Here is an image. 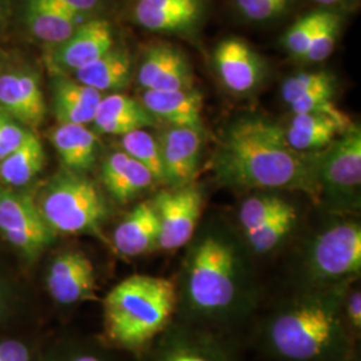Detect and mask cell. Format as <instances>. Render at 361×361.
<instances>
[{
	"instance_id": "obj_20",
	"label": "cell",
	"mask_w": 361,
	"mask_h": 361,
	"mask_svg": "<svg viewBox=\"0 0 361 361\" xmlns=\"http://www.w3.org/2000/svg\"><path fill=\"white\" fill-rule=\"evenodd\" d=\"M102 182L119 204H129L157 183L153 174L125 152H116L104 159Z\"/></svg>"
},
{
	"instance_id": "obj_29",
	"label": "cell",
	"mask_w": 361,
	"mask_h": 361,
	"mask_svg": "<svg viewBox=\"0 0 361 361\" xmlns=\"http://www.w3.org/2000/svg\"><path fill=\"white\" fill-rule=\"evenodd\" d=\"M293 207H296L295 204L279 194L259 193L247 197L237 212L241 235L256 231Z\"/></svg>"
},
{
	"instance_id": "obj_27",
	"label": "cell",
	"mask_w": 361,
	"mask_h": 361,
	"mask_svg": "<svg viewBox=\"0 0 361 361\" xmlns=\"http://www.w3.org/2000/svg\"><path fill=\"white\" fill-rule=\"evenodd\" d=\"M46 153L38 135L27 131L23 142L0 161V180L8 186H25L42 171Z\"/></svg>"
},
{
	"instance_id": "obj_21",
	"label": "cell",
	"mask_w": 361,
	"mask_h": 361,
	"mask_svg": "<svg viewBox=\"0 0 361 361\" xmlns=\"http://www.w3.org/2000/svg\"><path fill=\"white\" fill-rule=\"evenodd\" d=\"M92 123L99 133L125 135L135 130L153 128L158 121L141 102L123 94H110L101 99Z\"/></svg>"
},
{
	"instance_id": "obj_23",
	"label": "cell",
	"mask_w": 361,
	"mask_h": 361,
	"mask_svg": "<svg viewBox=\"0 0 361 361\" xmlns=\"http://www.w3.org/2000/svg\"><path fill=\"white\" fill-rule=\"evenodd\" d=\"M347 128L331 116L317 113L295 114L285 129L288 143L302 153L319 152L328 147Z\"/></svg>"
},
{
	"instance_id": "obj_6",
	"label": "cell",
	"mask_w": 361,
	"mask_h": 361,
	"mask_svg": "<svg viewBox=\"0 0 361 361\" xmlns=\"http://www.w3.org/2000/svg\"><path fill=\"white\" fill-rule=\"evenodd\" d=\"M37 205L54 233L101 235L109 217V207L97 185L70 170L46 185Z\"/></svg>"
},
{
	"instance_id": "obj_18",
	"label": "cell",
	"mask_w": 361,
	"mask_h": 361,
	"mask_svg": "<svg viewBox=\"0 0 361 361\" xmlns=\"http://www.w3.org/2000/svg\"><path fill=\"white\" fill-rule=\"evenodd\" d=\"M0 106L7 116L38 128L46 116V102L38 79L31 74L0 75Z\"/></svg>"
},
{
	"instance_id": "obj_38",
	"label": "cell",
	"mask_w": 361,
	"mask_h": 361,
	"mask_svg": "<svg viewBox=\"0 0 361 361\" xmlns=\"http://www.w3.org/2000/svg\"><path fill=\"white\" fill-rule=\"evenodd\" d=\"M58 1L62 3L70 11L82 16L83 13H89L92 8H95L99 0H58Z\"/></svg>"
},
{
	"instance_id": "obj_19",
	"label": "cell",
	"mask_w": 361,
	"mask_h": 361,
	"mask_svg": "<svg viewBox=\"0 0 361 361\" xmlns=\"http://www.w3.org/2000/svg\"><path fill=\"white\" fill-rule=\"evenodd\" d=\"M201 15V0H138L134 8L137 23L154 32L188 31Z\"/></svg>"
},
{
	"instance_id": "obj_40",
	"label": "cell",
	"mask_w": 361,
	"mask_h": 361,
	"mask_svg": "<svg viewBox=\"0 0 361 361\" xmlns=\"http://www.w3.org/2000/svg\"><path fill=\"white\" fill-rule=\"evenodd\" d=\"M317 3L324 4V6H332V4H337V3H341V1H347V0H316Z\"/></svg>"
},
{
	"instance_id": "obj_13",
	"label": "cell",
	"mask_w": 361,
	"mask_h": 361,
	"mask_svg": "<svg viewBox=\"0 0 361 361\" xmlns=\"http://www.w3.org/2000/svg\"><path fill=\"white\" fill-rule=\"evenodd\" d=\"M114 46L111 26L106 20H90L79 25L71 37L52 54V65L59 70L77 71L110 51Z\"/></svg>"
},
{
	"instance_id": "obj_9",
	"label": "cell",
	"mask_w": 361,
	"mask_h": 361,
	"mask_svg": "<svg viewBox=\"0 0 361 361\" xmlns=\"http://www.w3.org/2000/svg\"><path fill=\"white\" fill-rule=\"evenodd\" d=\"M159 221L158 250H177L189 245L202 217L205 197L190 183L178 189H164L152 198Z\"/></svg>"
},
{
	"instance_id": "obj_30",
	"label": "cell",
	"mask_w": 361,
	"mask_h": 361,
	"mask_svg": "<svg viewBox=\"0 0 361 361\" xmlns=\"http://www.w3.org/2000/svg\"><path fill=\"white\" fill-rule=\"evenodd\" d=\"M122 147L126 154L147 169L157 183L165 185L159 147L154 135L146 129L135 130L122 135Z\"/></svg>"
},
{
	"instance_id": "obj_17",
	"label": "cell",
	"mask_w": 361,
	"mask_h": 361,
	"mask_svg": "<svg viewBox=\"0 0 361 361\" xmlns=\"http://www.w3.org/2000/svg\"><path fill=\"white\" fill-rule=\"evenodd\" d=\"M141 104L155 119L169 126L202 129L204 98L198 90H145Z\"/></svg>"
},
{
	"instance_id": "obj_15",
	"label": "cell",
	"mask_w": 361,
	"mask_h": 361,
	"mask_svg": "<svg viewBox=\"0 0 361 361\" xmlns=\"http://www.w3.org/2000/svg\"><path fill=\"white\" fill-rule=\"evenodd\" d=\"M214 63L222 83L238 94L253 90L262 77L257 54L241 39L221 42L214 51Z\"/></svg>"
},
{
	"instance_id": "obj_22",
	"label": "cell",
	"mask_w": 361,
	"mask_h": 361,
	"mask_svg": "<svg viewBox=\"0 0 361 361\" xmlns=\"http://www.w3.org/2000/svg\"><path fill=\"white\" fill-rule=\"evenodd\" d=\"M102 92L65 77L55 78L52 87L54 114L61 123H92Z\"/></svg>"
},
{
	"instance_id": "obj_8",
	"label": "cell",
	"mask_w": 361,
	"mask_h": 361,
	"mask_svg": "<svg viewBox=\"0 0 361 361\" xmlns=\"http://www.w3.org/2000/svg\"><path fill=\"white\" fill-rule=\"evenodd\" d=\"M361 182V131L350 125L319 159L320 202L335 210L356 209Z\"/></svg>"
},
{
	"instance_id": "obj_11",
	"label": "cell",
	"mask_w": 361,
	"mask_h": 361,
	"mask_svg": "<svg viewBox=\"0 0 361 361\" xmlns=\"http://www.w3.org/2000/svg\"><path fill=\"white\" fill-rule=\"evenodd\" d=\"M157 142L165 186L178 189L194 183L202 152L201 130L169 126L157 137Z\"/></svg>"
},
{
	"instance_id": "obj_2",
	"label": "cell",
	"mask_w": 361,
	"mask_h": 361,
	"mask_svg": "<svg viewBox=\"0 0 361 361\" xmlns=\"http://www.w3.org/2000/svg\"><path fill=\"white\" fill-rule=\"evenodd\" d=\"M352 283L288 289L258 320L261 353L271 361H355L357 340L343 310Z\"/></svg>"
},
{
	"instance_id": "obj_25",
	"label": "cell",
	"mask_w": 361,
	"mask_h": 361,
	"mask_svg": "<svg viewBox=\"0 0 361 361\" xmlns=\"http://www.w3.org/2000/svg\"><path fill=\"white\" fill-rule=\"evenodd\" d=\"M27 23L37 38L61 44L80 25V18L52 0H27Z\"/></svg>"
},
{
	"instance_id": "obj_5",
	"label": "cell",
	"mask_w": 361,
	"mask_h": 361,
	"mask_svg": "<svg viewBox=\"0 0 361 361\" xmlns=\"http://www.w3.org/2000/svg\"><path fill=\"white\" fill-rule=\"evenodd\" d=\"M361 226L336 219L302 247L289 274L288 289H316L360 280Z\"/></svg>"
},
{
	"instance_id": "obj_24",
	"label": "cell",
	"mask_w": 361,
	"mask_h": 361,
	"mask_svg": "<svg viewBox=\"0 0 361 361\" xmlns=\"http://www.w3.org/2000/svg\"><path fill=\"white\" fill-rule=\"evenodd\" d=\"M51 142L67 170L83 174L97 159V138L83 125L61 123L51 133Z\"/></svg>"
},
{
	"instance_id": "obj_37",
	"label": "cell",
	"mask_w": 361,
	"mask_h": 361,
	"mask_svg": "<svg viewBox=\"0 0 361 361\" xmlns=\"http://www.w3.org/2000/svg\"><path fill=\"white\" fill-rule=\"evenodd\" d=\"M0 361H30V350L18 340L0 341Z\"/></svg>"
},
{
	"instance_id": "obj_35",
	"label": "cell",
	"mask_w": 361,
	"mask_h": 361,
	"mask_svg": "<svg viewBox=\"0 0 361 361\" xmlns=\"http://www.w3.org/2000/svg\"><path fill=\"white\" fill-rule=\"evenodd\" d=\"M344 317L348 324L349 331L352 336L359 341L361 335V286L360 280L353 281L349 285L344 302Z\"/></svg>"
},
{
	"instance_id": "obj_36",
	"label": "cell",
	"mask_w": 361,
	"mask_h": 361,
	"mask_svg": "<svg viewBox=\"0 0 361 361\" xmlns=\"http://www.w3.org/2000/svg\"><path fill=\"white\" fill-rule=\"evenodd\" d=\"M26 135L27 130L15 123L11 116L0 114V161L11 154Z\"/></svg>"
},
{
	"instance_id": "obj_16",
	"label": "cell",
	"mask_w": 361,
	"mask_h": 361,
	"mask_svg": "<svg viewBox=\"0 0 361 361\" xmlns=\"http://www.w3.org/2000/svg\"><path fill=\"white\" fill-rule=\"evenodd\" d=\"M159 221L154 204L146 200L130 210L113 233V245L121 256L140 257L158 250Z\"/></svg>"
},
{
	"instance_id": "obj_10",
	"label": "cell",
	"mask_w": 361,
	"mask_h": 361,
	"mask_svg": "<svg viewBox=\"0 0 361 361\" xmlns=\"http://www.w3.org/2000/svg\"><path fill=\"white\" fill-rule=\"evenodd\" d=\"M0 232L28 257L38 256L55 237L37 202L28 194L8 189L0 190Z\"/></svg>"
},
{
	"instance_id": "obj_31",
	"label": "cell",
	"mask_w": 361,
	"mask_h": 361,
	"mask_svg": "<svg viewBox=\"0 0 361 361\" xmlns=\"http://www.w3.org/2000/svg\"><path fill=\"white\" fill-rule=\"evenodd\" d=\"M340 27H341L340 15L334 11L324 10L320 25L316 30V34L310 42L308 50L301 59L310 63L325 61L335 50L336 42L340 34Z\"/></svg>"
},
{
	"instance_id": "obj_32",
	"label": "cell",
	"mask_w": 361,
	"mask_h": 361,
	"mask_svg": "<svg viewBox=\"0 0 361 361\" xmlns=\"http://www.w3.org/2000/svg\"><path fill=\"white\" fill-rule=\"evenodd\" d=\"M324 10L313 11L300 18L284 35L285 49L295 56L302 58L323 18Z\"/></svg>"
},
{
	"instance_id": "obj_39",
	"label": "cell",
	"mask_w": 361,
	"mask_h": 361,
	"mask_svg": "<svg viewBox=\"0 0 361 361\" xmlns=\"http://www.w3.org/2000/svg\"><path fill=\"white\" fill-rule=\"evenodd\" d=\"M61 361H110L104 355L98 350L91 349H83V350H75L66 356L65 359Z\"/></svg>"
},
{
	"instance_id": "obj_33",
	"label": "cell",
	"mask_w": 361,
	"mask_h": 361,
	"mask_svg": "<svg viewBox=\"0 0 361 361\" xmlns=\"http://www.w3.org/2000/svg\"><path fill=\"white\" fill-rule=\"evenodd\" d=\"M329 83H334V77L326 71L301 73V74L288 78L285 80L281 94L286 104H289L298 97L304 95L305 92Z\"/></svg>"
},
{
	"instance_id": "obj_14",
	"label": "cell",
	"mask_w": 361,
	"mask_h": 361,
	"mask_svg": "<svg viewBox=\"0 0 361 361\" xmlns=\"http://www.w3.org/2000/svg\"><path fill=\"white\" fill-rule=\"evenodd\" d=\"M138 82L145 90L192 89L193 74L177 49L161 43L152 46L138 70Z\"/></svg>"
},
{
	"instance_id": "obj_34",
	"label": "cell",
	"mask_w": 361,
	"mask_h": 361,
	"mask_svg": "<svg viewBox=\"0 0 361 361\" xmlns=\"http://www.w3.org/2000/svg\"><path fill=\"white\" fill-rule=\"evenodd\" d=\"M290 0H235V6L246 19L253 22L271 20L285 13Z\"/></svg>"
},
{
	"instance_id": "obj_7",
	"label": "cell",
	"mask_w": 361,
	"mask_h": 361,
	"mask_svg": "<svg viewBox=\"0 0 361 361\" xmlns=\"http://www.w3.org/2000/svg\"><path fill=\"white\" fill-rule=\"evenodd\" d=\"M138 361H245L235 336L174 319Z\"/></svg>"
},
{
	"instance_id": "obj_12",
	"label": "cell",
	"mask_w": 361,
	"mask_h": 361,
	"mask_svg": "<svg viewBox=\"0 0 361 361\" xmlns=\"http://www.w3.org/2000/svg\"><path fill=\"white\" fill-rule=\"evenodd\" d=\"M47 289L54 301L74 305L97 298V274L90 258L79 250L56 256L47 273Z\"/></svg>"
},
{
	"instance_id": "obj_4",
	"label": "cell",
	"mask_w": 361,
	"mask_h": 361,
	"mask_svg": "<svg viewBox=\"0 0 361 361\" xmlns=\"http://www.w3.org/2000/svg\"><path fill=\"white\" fill-rule=\"evenodd\" d=\"M176 313V280L133 274L104 297V334L111 344L137 356L166 329Z\"/></svg>"
},
{
	"instance_id": "obj_3",
	"label": "cell",
	"mask_w": 361,
	"mask_h": 361,
	"mask_svg": "<svg viewBox=\"0 0 361 361\" xmlns=\"http://www.w3.org/2000/svg\"><path fill=\"white\" fill-rule=\"evenodd\" d=\"M319 159L320 155L295 150L277 123L261 116H246L225 130L212 168L226 186L300 192L319 204Z\"/></svg>"
},
{
	"instance_id": "obj_1",
	"label": "cell",
	"mask_w": 361,
	"mask_h": 361,
	"mask_svg": "<svg viewBox=\"0 0 361 361\" xmlns=\"http://www.w3.org/2000/svg\"><path fill=\"white\" fill-rule=\"evenodd\" d=\"M177 286L176 319L234 335L256 317L261 285L243 245L219 228L194 235Z\"/></svg>"
},
{
	"instance_id": "obj_28",
	"label": "cell",
	"mask_w": 361,
	"mask_h": 361,
	"mask_svg": "<svg viewBox=\"0 0 361 361\" xmlns=\"http://www.w3.org/2000/svg\"><path fill=\"white\" fill-rule=\"evenodd\" d=\"M298 210L293 207L253 232L243 234V243L250 255L269 256L288 241L296 229Z\"/></svg>"
},
{
	"instance_id": "obj_26",
	"label": "cell",
	"mask_w": 361,
	"mask_h": 361,
	"mask_svg": "<svg viewBox=\"0 0 361 361\" xmlns=\"http://www.w3.org/2000/svg\"><path fill=\"white\" fill-rule=\"evenodd\" d=\"M130 75L131 63L128 52L114 49L75 71L78 82L99 92L125 89L129 85Z\"/></svg>"
}]
</instances>
